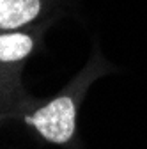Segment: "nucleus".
I'll use <instances>...</instances> for the list:
<instances>
[{
    "label": "nucleus",
    "instance_id": "1",
    "mask_svg": "<svg viewBox=\"0 0 147 149\" xmlns=\"http://www.w3.org/2000/svg\"><path fill=\"white\" fill-rule=\"evenodd\" d=\"M75 105L69 98H57L50 105L35 112L34 117H27L28 124H34L37 132L51 142H67L75 132Z\"/></svg>",
    "mask_w": 147,
    "mask_h": 149
},
{
    "label": "nucleus",
    "instance_id": "2",
    "mask_svg": "<svg viewBox=\"0 0 147 149\" xmlns=\"http://www.w3.org/2000/svg\"><path fill=\"white\" fill-rule=\"evenodd\" d=\"M39 13V0H0V29H18Z\"/></svg>",
    "mask_w": 147,
    "mask_h": 149
},
{
    "label": "nucleus",
    "instance_id": "3",
    "mask_svg": "<svg viewBox=\"0 0 147 149\" xmlns=\"http://www.w3.org/2000/svg\"><path fill=\"white\" fill-rule=\"evenodd\" d=\"M32 52V39L25 34L0 36V61H20Z\"/></svg>",
    "mask_w": 147,
    "mask_h": 149
}]
</instances>
